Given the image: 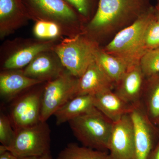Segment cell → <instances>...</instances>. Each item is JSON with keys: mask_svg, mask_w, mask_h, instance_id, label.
Here are the masks:
<instances>
[{"mask_svg": "<svg viewBox=\"0 0 159 159\" xmlns=\"http://www.w3.org/2000/svg\"><path fill=\"white\" fill-rule=\"evenodd\" d=\"M154 16L152 10L145 11L132 24L119 31L104 51L123 60L129 68L139 65L148 51L145 44V31Z\"/></svg>", "mask_w": 159, "mask_h": 159, "instance_id": "cell-1", "label": "cell"}, {"mask_svg": "<svg viewBox=\"0 0 159 159\" xmlns=\"http://www.w3.org/2000/svg\"><path fill=\"white\" fill-rule=\"evenodd\" d=\"M99 50L95 41L80 34L63 39L54 48L66 70L78 78L96 61Z\"/></svg>", "mask_w": 159, "mask_h": 159, "instance_id": "cell-2", "label": "cell"}, {"mask_svg": "<svg viewBox=\"0 0 159 159\" xmlns=\"http://www.w3.org/2000/svg\"><path fill=\"white\" fill-rule=\"evenodd\" d=\"M145 6V0H98L88 30L92 34H99L127 20L136 19L146 11Z\"/></svg>", "mask_w": 159, "mask_h": 159, "instance_id": "cell-3", "label": "cell"}, {"mask_svg": "<svg viewBox=\"0 0 159 159\" xmlns=\"http://www.w3.org/2000/svg\"><path fill=\"white\" fill-rule=\"evenodd\" d=\"M73 134L83 146L108 152L113 122L97 108L68 122Z\"/></svg>", "mask_w": 159, "mask_h": 159, "instance_id": "cell-4", "label": "cell"}, {"mask_svg": "<svg viewBox=\"0 0 159 159\" xmlns=\"http://www.w3.org/2000/svg\"><path fill=\"white\" fill-rule=\"evenodd\" d=\"M30 19L59 25L67 37L77 34L74 30L79 14L64 0H22Z\"/></svg>", "mask_w": 159, "mask_h": 159, "instance_id": "cell-5", "label": "cell"}, {"mask_svg": "<svg viewBox=\"0 0 159 159\" xmlns=\"http://www.w3.org/2000/svg\"><path fill=\"white\" fill-rule=\"evenodd\" d=\"M51 132L47 122H40L35 125L16 131L14 141L6 148L17 157H26L51 153Z\"/></svg>", "mask_w": 159, "mask_h": 159, "instance_id": "cell-6", "label": "cell"}, {"mask_svg": "<svg viewBox=\"0 0 159 159\" xmlns=\"http://www.w3.org/2000/svg\"><path fill=\"white\" fill-rule=\"evenodd\" d=\"M78 79L66 70L57 78L45 83L41 99V122H47L66 102L76 97Z\"/></svg>", "mask_w": 159, "mask_h": 159, "instance_id": "cell-7", "label": "cell"}, {"mask_svg": "<svg viewBox=\"0 0 159 159\" xmlns=\"http://www.w3.org/2000/svg\"><path fill=\"white\" fill-rule=\"evenodd\" d=\"M130 115L134 128V159H147L159 141L156 127L147 117L141 103L134 107Z\"/></svg>", "mask_w": 159, "mask_h": 159, "instance_id": "cell-8", "label": "cell"}, {"mask_svg": "<svg viewBox=\"0 0 159 159\" xmlns=\"http://www.w3.org/2000/svg\"><path fill=\"white\" fill-rule=\"evenodd\" d=\"M56 40H26L15 45L5 55L2 70H23L36 56L44 51L54 50Z\"/></svg>", "mask_w": 159, "mask_h": 159, "instance_id": "cell-9", "label": "cell"}, {"mask_svg": "<svg viewBox=\"0 0 159 159\" xmlns=\"http://www.w3.org/2000/svg\"><path fill=\"white\" fill-rule=\"evenodd\" d=\"M44 86L39 89L30 91L25 94L13 104L9 117L16 131L40 122L41 99Z\"/></svg>", "mask_w": 159, "mask_h": 159, "instance_id": "cell-10", "label": "cell"}, {"mask_svg": "<svg viewBox=\"0 0 159 159\" xmlns=\"http://www.w3.org/2000/svg\"><path fill=\"white\" fill-rule=\"evenodd\" d=\"M134 137L130 114L113 122L108 152L112 159H134Z\"/></svg>", "mask_w": 159, "mask_h": 159, "instance_id": "cell-11", "label": "cell"}, {"mask_svg": "<svg viewBox=\"0 0 159 159\" xmlns=\"http://www.w3.org/2000/svg\"><path fill=\"white\" fill-rule=\"evenodd\" d=\"M22 70L27 77L43 83L55 79L66 70L54 50L40 53Z\"/></svg>", "mask_w": 159, "mask_h": 159, "instance_id": "cell-12", "label": "cell"}, {"mask_svg": "<svg viewBox=\"0 0 159 159\" xmlns=\"http://www.w3.org/2000/svg\"><path fill=\"white\" fill-rule=\"evenodd\" d=\"M30 19L22 0H0V36H8Z\"/></svg>", "mask_w": 159, "mask_h": 159, "instance_id": "cell-13", "label": "cell"}, {"mask_svg": "<svg viewBox=\"0 0 159 159\" xmlns=\"http://www.w3.org/2000/svg\"><path fill=\"white\" fill-rule=\"evenodd\" d=\"M145 78L139 65L132 67L116 84L115 92L128 104L139 105L145 87Z\"/></svg>", "mask_w": 159, "mask_h": 159, "instance_id": "cell-14", "label": "cell"}, {"mask_svg": "<svg viewBox=\"0 0 159 159\" xmlns=\"http://www.w3.org/2000/svg\"><path fill=\"white\" fill-rule=\"evenodd\" d=\"M43 83L26 76L22 70H2L0 73V95L3 99L9 101L21 92Z\"/></svg>", "mask_w": 159, "mask_h": 159, "instance_id": "cell-15", "label": "cell"}, {"mask_svg": "<svg viewBox=\"0 0 159 159\" xmlns=\"http://www.w3.org/2000/svg\"><path fill=\"white\" fill-rule=\"evenodd\" d=\"M114 85L96 61L78 79L76 96H95L104 91L112 89Z\"/></svg>", "mask_w": 159, "mask_h": 159, "instance_id": "cell-16", "label": "cell"}, {"mask_svg": "<svg viewBox=\"0 0 159 159\" xmlns=\"http://www.w3.org/2000/svg\"><path fill=\"white\" fill-rule=\"evenodd\" d=\"M94 103L95 107L113 122L130 114L134 107L125 102L112 90L94 96Z\"/></svg>", "mask_w": 159, "mask_h": 159, "instance_id": "cell-17", "label": "cell"}, {"mask_svg": "<svg viewBox=\"0 0 159 159\" xmlns=\"http://www.w3.org/2000/svg\"><path fill=\"white\" fill-rule=\"evenodd\" d=\"M96 108L94 96L79 95L70 99L54 114L56 124L59 125Z\"/></svg>", "mask_w": 159, "mask_h": 159, "instance_id": "cell-18", "label": "cell"}, {"mask_svg": "<svg viewBox=\"0 0 159 159\" xmlns=\"http://www.w3.org/2000/svg\"><path fill=\"white\" fill-rule=\"evenodd\" d=\"M141 103L155 125L159 123V74L146 78Z\"/></svg>", "mask_w": 159, "mask_h": 159, "instance_id": "cell-19", "label": "cell"}, {"mask_svg": "<svg viewBox=\"0 0 159 159\" xmlns=\"http://www.w3.org/2000/svg\"><path fill=\"white\" fill-rule=\"evenodd\" d=\"M96 61L115 85L130 68L123 60L101 49L98 51Z\"/></svg>", "mask_w": 159, "mask_h": 159, "instance_id": "cell-20", "label": "cell"}, {"mask_svg": "<svg viewBox=\"0 0 159 159\" xmlns=\"http://www.w3.org/2000/svg\"><path fill=\"white\" fill-rule=\"evenodd\" d=\"M56 159H112L108 152L96 150L70 143L60 152Z\"/></svg>", "mask_w": 159, "mask_h": 159, "instance_id": "cell-21", "label": "cell"}, {"mask_svg": "<svg viewBox=\"0 0 159 159\" xmlns=\"http://www.w3.org/2000/svg\"><path fill=\"white\" fill-rule=\"evenodd\" d=\"M33 34L37 39L43 40H56L64 35L61 27L56 23L44 20L35 21Z\"/></svg>", "mask_w": 159, "mask_h": 159, "instance_id": "cell-22", "label": "cell"}, {"mask_svg": "<svg viewBox=\"0 0 159 159\" xmlns=\"http://www.w3.org/2000/svg\"><path fill=\"white\" fill-rule=\"evenodd\" d=\"M139 65L146 78L159 74V47L146 51Z\"/></svg>", "mask_w": 159, "mask_h": 159, "instance_id": "cell-23", "label": "cell"}, {"mask_svg": "<svg viewBox=\"0 0 159 159\" xmlns=\"http://www.w3.org/2000/svg\"><path fill=\"white\" fill-rule=\"evenodd\" d=\"M16 135L10 117L1 113L0 115V142L6 148L9 147Z\"/></svg>", "mask_w": 159, "mask_h": 159, "instance_id": "cell-24", "label": "cell"}, {"mask_svg": "<svg viewBox=\"0 0 159 159\" xmlns=\"http://www.w3.org/2000/svg\"><path fill=\"white\" fill-rule=\"evenodd\" d=\"M145 39L148 50L159 47V24L155 16L150 21L146 29Z\"/></svg>", "mask_w": 159, "mask_h": 159, "instance_id": "cell-25", "label": "cell"}, {"mask_svg": "<svg viewBox=\"0 0 159 159\" xmlns=\"http://www.w3.org/2000/svg\"><path fill=\"white\" fill-rule=\"evenodd\" d=\"M83 18L88 17L93 11L95 0H64Z\"/></svg>", "mask_w": 159, "mask_h": 159, "instance_id": "cell-26", "label": "cell"}, {"mask_svg": "<svg viewBox=\"0 0 159 159\" xmlns=\"http://www.w3.org/2000/svg\"><path fill=\"white\" fill-rule=\"evenodd\" d=\"M147 159H159V141L149 154Z\"/></svg>", "mask_w": 159, "mask_h": 159, "instance_id": "cell-27", "label": "cell"}, {"mask_svg": "<svg viewBox=\"0 0 159 159\" xmlns=\"http://www.w3.org/2000/svg\"><path fill=\"white\" fill-rule=\"evenodd\" d=\"M0 159H17V157L8 150L0 151Z\"/></svg>", "mask_w": 159, "mask_h": 159, "instance_id": "cell-28", "label": "cell"}, {"mask_svg": "<svg viewBox=\"0 0 159 159\" xmlns=\"http://www.w3.org/2000/svg\"><path fill=\"white\" fill-rule=\"evenodd\" d=\"M17 159H54L51 155V154L42 155L36 156L26 157H17Z\"/></svg>", "mask_w": 159, "mask_h": 159, "instance_id": "cell-29", "label": "cell"}, {"mask_svg": "<svg viewBox=\"0 0 159 159\" xmlns=\"http://www.w3.org/2000/svg\"><path fill=\"white\" fill-rule=\"evenodd\" d=\"M155 17L157 20V21L158 22L159 24V9H158L157 11L156 15L155 16Z\"/></svg>", "mask_w": 159, "mask_h": 159, "instance_id": "cell-30", "label": "cell"}, {"mask_svg": "<svg viewBox=\"0 0 159 159\" xmlns=\"http://www.w3.org/2000/svg\"><path fill=\"white\" fill-rule=\"evenodd\" d=\"M156 127L157 130V132L158 134L159 137V123L157 125H156Z\"/></svg>", "mask_w": 159, "mask_h": 159, "instance_id": "cell-31", "label": "cell"}, {"mask_svg": "<svg viewBox=\"0 0 159 159\" xmlns=\"http://www.w3.org/2000/svg\"></svg>", "mask_w": 159, "mask_h": 159, "instance_id": "cell-32", "label": "cell"}]
</instances>
